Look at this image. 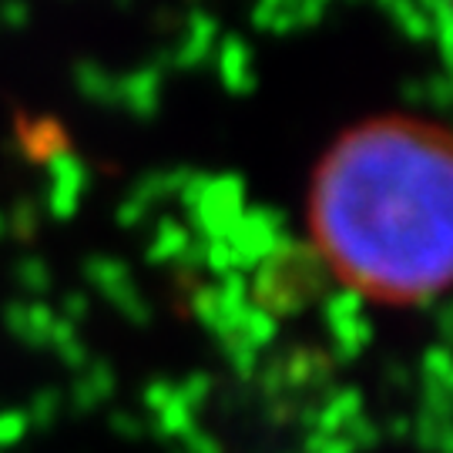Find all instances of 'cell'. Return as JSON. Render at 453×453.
I'll return each instance as SVG.
<instances>
[{"instance_id": "cell-1", "label": "cell", "mask_w": 453, "mask_h": 453, "mask_svg": "<svg viewBox=\"0 0 453 453\" xmlns=\"http://www.w3.org/2000/svg\"><path fill=\"white\" fill-rule=\"evenodd\" d=\"M309 228L326 265L353 292L420 306L450 282V134L417 114L359 121L312 175Z\"/></svg>"}]
</instances>
